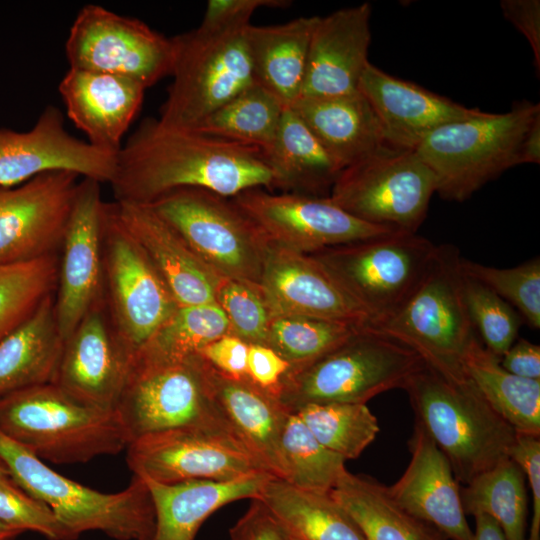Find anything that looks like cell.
<instances>
[{
    "instance_id": "7dc6e473",
    "label": "cell",
    "mask_w": 540,
    "mask_h": 540,
    "mask_svg": "<svg viewBox=\"0 0 540 540\" xmlns=\"http://www.w3.org/2000/svg\"><path fill=\"white\" fill-rule=\"evenodd\" d=\"M524 471L532 495V519L527 540H540V435L516 432L509 452Z\"/></svg>"
},
{
    "instance_id": "ee69618b",
    "label": "cell",
    "mask_w": 540,
    "mask_h": 540,
    "mask_svg": "<svg viewBox=\"0 0 540 540\" xmlns=\"http://www.w3.org/2000/svg\"><path fill=\"white\" fill-rule=\"evenodd\" d=\"M463 277L464 296L472 325L485 348L500 359L516 341L523 320L496 293L464 274Z\"/></svg>"
},
{
    "instance_id": "cb8c5ba5",
    "label": "cell",
    "mask_w": 540,
    "mask_h": 540,
    "mask_svg": "<svg viewBox=\"0 0 540 540\" xmlns=\"http://www.w3.org/2000/svg\"><path fill=\"white\" fill-rule=\"evenodd\" d=\"M408 447L411 459L405 472L387 486L392 498L447 539L472 540L459 482L446 456L417 422Z\"/></svg>"
},
{
    "instance_id": "8d00e7d4",
    "label": "cell",
    "mask_w": 540,
    "mask_h": 540,
    "mask_svg": "<svg viewBox=\"0 0 540 540\" xmlns=\"http://www.w3.org/2000/svg\"><path fill=\"white\" fill-rule=\"evenodd\" d=\"M285 108L255 82L212 112L192 131L256 147L265 154L274 142Z\"/></svg>"
},
{
    "instance_id": "7bdbcfd3",
    "label": "cell",
    "mask_w": 540,
    "mask_h": 540,
    "mask_svg": "<svg viewBox=\"0 0 540 540\" xmlns=\"http://www.w3.org/2000/svg\"><path fill=\"white\" fill-rule=\"evenodd\" d=\"M464 275L481 283L509 303L533 329L540 328V259L497 268L461 258Z\"/></svg>"
},
{
    "instance_id": "2e32d148",
    "label": "cell",
    "mask_w": 540,
    "mask_h": 540,
    "mask_svg": "<svg viewBox=\"0 0 540 540\" xmlns=\"http://www.w3.org/2000/svg\"><path fill=\"white\" fill-rule=\"evenodd\" d=\"M234 197V203L257 225L265 239L301 253L318 252L398 230L358 219L329 197L272 195L259 188Z\"/></svg>"
},
{
    "instance_id": "91938a15",
    "label": "cell",
    "mask_w": 540,
    "mask_h": 540,
    "mask_svg": "<svg viewBox=\"0 0 540 540\" xmlns=\"http://www.w3.org/2000/svg\"><path fill=\"white\" fill-rule=\"evenodd\" d=\"M290 537H291V536H290ZM290 540H297V539H295V538L291 537V538H290Z\"/></svg>"
},
{
    "instance_id": "44dd1931",
    "label": "cell",
    "mask_w": 540,
    "mask_h": 540,
    "mask_svg": "<svg viewBox=\"0 0 540 540\" xmlns=\"http://www.w3.org/2000/svg\"><path fill=\"white\" fill-rule=\"evenodd\" d=\"M261 292L275 316L315 318L358 327L370 318L314 258L282 246L264 254Z\"/></svg>"
},
{
    "instance_id": "e575fe53",
    "label": "cell",
    "mask_w": 540,
    "mask_h": 540,
    "mask_svg": "<svg viewBox=\"0 0 540 540\" xmlns=\"http://www.w3.org/2000/svg\"><path fill=\"white\" fill-rule=\"evenodd\" d=\"M275 185L320 194L331 189L342 170L309 127L286 107L271 148L264 154Z\"/></svg>"
},
{
    "instance_id": "f5cc1de1",
    "label": "cell",
    "mask_w": 540,
    "mask_h": 540,
    "mask_svg": "<svg viewBox=\"0 0 540 540\" xmlns=\"http://www.w3.org/2000/svg\"><path fill=\"white\" fill-rule=\"evenodd\" d=\"M502 13L506 20L520 31L530 44L534 56V66L540 70V1L502 0Z\"/></svg>"
},
{
    "instance_id": "ac0fdd59",
    "label": "cell",
    "mask_w": 540,
    "mask_h": 540,
    "mask_svg": "<svg viewBox=\"0 0 540 540\" xmlns=\"http://www.w3.org/2000/svg\"><path fill=\"white\" fill-rule=\"evenodd\" d=\"M99 182L82 178L58 254L54 294L58 328L65 340L103 299L102 216Z\"/></svg>"
},
{
    "instance_id": "5bb4252c",
    "label": "cell",
    "mask_w": 540,
    "mask_h": 540,
    "mask_svg": "<svg viewBox=\"0 0 540 540\" xmlns=\"http://www.w3.org/2000/svg\"><path fill=\"white\" fill-rule=\"evenodd\" d=\"M70 68L132 80L145 89L172 74L174 43L143 21L87 4L65 44Z\"/></svg>"
},
{
    "instance_id": "8fae6325",
    "label": "cell",
    "mask_w": 540,
    "mask_h": 540,
    "mask_svg": "<svg viewBox=\"0 0 540 540\" xmlns=\"http://www.w3.org/2000/svg\"><path fill=\"white\" fill-rule=\"evenodd\" d=\"M149 205L214 273L259 285L263 260L257 225L235 203L197 188L171 191Z\"/></svg>"
},
{
    "instance_id": "ba28073f",
    "label": "cell",
    "mask_w": 540,
    "mask_h": 540,
    "mask_svg": "<svg viewBox=\"0 0 540 540\" xmlns=\"http://www.w3.org/2000/svg\"><path fill=\"white\" fill-rule=\"evenodd\" d=\"M249 24L199 25L172 37L173 80L157 118L162 125L192 131L256 82L246 38Z\"/></svg>"
},
{
    "instance_id": "1f68e13d",
    "label": "cell",
    "mask_w": 540,
    "mask_h": 540,
    "mask_svg": "<svg viewBox=\"0 0 540 540\" xmlns=\"http://www.w3.org/2000/svg\"><path fill=\"white\" fill-rule=\"evenodd\" d=\"M365 540H447L431 524L400 506L387 486L346 470L330 491Z\"/></svg>"
},
{
    "instance_id": "d590c367",
    "label": "cell",
    "mask_w": 540,
    "mask_h": 540,
    "mask_svg": "<svg viewBox=\"0 0 540 540\" xmlns=\"http://www.w3.org/2000/svg\"><path fill=\"white\" fill-rule=\"evenodd\" d=\"M465 514L494 519L506 540H527L528 497L522 468L510 457L460 487Z\"/></svg>"
},
{
    "instance_id": "f907efd6",
    "label": "cell",
    "mask_w": 540,
    "mask_h": 540,
    "mask_svg": "<svg viewBox=\"0 0 540 540\" xmlns=\"http://www.w3.org/2000/svg\"><path fill=\"white\" fill-rule=\"evenodd\" d=\"M245 514L229 530L230 540H290V535L259 499H251Z\"/></svg>"
},
{
    "instance_id": "6f0895ef",
    "label": "cell",
    "mask_w": 540,
    "mask_h": 540,
    "mask_svg": "<svg viewBox=\"0 0 540 540\" xmlns=\"http://www.w3.org/2000/svg\"><path fill=\"white\" fill-rule=\"evenodd\" d=\"M17 534H19V532L0 523V540H10Z\"/></svg>"
},
{
    "instance_id": "f546056e",
    "label": "cell",
    "mask_w": 540,
    "mask_h": 540,
    "mask_svg": "<svg viewBox=\"0 0 540 540\" xmlns=\"http://www.w3.org/2000/svg\"><path fill=\"white\" fill-rule=\"evenodd\" d=\"M54 294L0 340V397L54 382L64 347Z\"/></svg>"
},
{
    "instance_id": "c3c4849f",
    "label": "cell",
    "mask_w": 540,
    "mask_h": 540,
    "mask_svg": "<svg viewBox=\"0 0 540 540\" xmlns=\"http://www.w3.org/2000/svg\"><path fill=\"white\" fill-rule=\"evenodd\" d=\"M290 363L269 345L249 344L247 378L265 393L279 399Z\"/></svg>"
},
{
    "instance_id": "9c48e42d",
    "label": "cell",
    "mask_w": 540,
    "mask_h": 540,
    "mask_svg": "<svg viewBox=\"0 0 540 540\" xmlns=\"http://www.w3.org/2000/svg\"><path fill=\"white\" fill-rule=\"evenodd\" d=\"M437 245L417 232L393 230L318 251L314 258L375 326L395 314L428 269Z\"/></svg>"
},
{
    "instance_id": "ab89813d",
    "label": "cell",
    "mask_w": 540,
    "mask_h": 540,
    "mask_svg": "<svg viewBox=\"0 0 540 540\" xmlns=\"http://www.w3.org/2000/svg\"><path fill=\"white\" fill-rule=\"evenodd\" d=\"M292 412L323 446L345 460L358 458L380 430L363 403H309Z\"/></svg>"
},
{
    "instance_id": "d4e9b609",
    "label": "cell",
    "mask_w": 540,
    "mask_h": 540,
    "mask_svg": "<svg viewBox=\"0 0 540 540\" xmlns=\"http://www.w3.org/2000/svg\"><path fill=\"white\" fill-rule=\"evenodd\" d=\"M145 88L116 75L69 68L59 94L73 124L95 148L117 155L141 109Z\"/></svg>"
},
{
    "instance_id": "f35d334b",
    "label": "cell",
    "mask_w": 540,
    "mask_h": 540,
    "mask_svg": "<svg viewBox=\"0 0 540 540\" xmlns=\"http://www.w3.org/2000/svg\"><path fill=\"white\" fill-rule=\"evenodd\" d=\"M282 480L296 488L330 492L347 470L345 459L323 446L290 411L279 440Z\"/></svg>"
},
{
    "instance_id": "b9f144b4",
    "label": "cell",
    "mask_w": 540,
    "mask_h": 540,
    "mask_svg": "<svg viewBox=\"0 0 540 540\" xmlns=\"http://www.w3.org/2000/svg\"><path fill=\"white\" fill-rule=\"evenodd\" d=\"M363 328L315 318L274 316L268 345L290 363L293 371L318 360Z\"/></svg>"
},
{
    "instance_id": "9f6ffc18",
    "label": "cell",
    "mask_w": 540,
    "mask_h": 540,
    "mask_svg": "<svg viewBox=\"0 0 540 540\" xmlns=\"http://www.w3.org/2000/svg\"><path fill=\"white\" fill-rule=\"evenodd\" d=\"M475 531L472 540H506L498 523L485 514L475 515Z\"/></svg>"
},
{
    "instance_id": "7a4b0ae2",
    "label": "cell",
    "mask_w": 540,
    "mask_h": 540,
    "mask_svg": "<svg viewBox=\"0 0 540 540\" xmlns=\"http://www.w3.org/2000/svg\"><path fill=\"white\" fill-rule=\"evenodd\" d=\"M0 430L41 460L55 464L116 455L131 442L116 409L82 402L55 383L0 397Z\"/></svg>"
},
{
    "instance_id": "4316f807",
    "label": "cell",
    "mask_w": 540,
    "mask_h": 540,
    "mask_svg": "<svg viewBox=\"0 0 540 540\" xmlns=\"http://www.w3.org/2000/svg\"><path fill=\"white\" fill-rule=\"evenodd\" d=\"M206 373L212 398L234 436L267 472L282 479L279 440L290 410L248 379L227 377L207 363Z\"/></svg>"
},
{
    "instance_id": "f1b7e54d",
    "label": "cell",
    "mask_w": 540,
    "mask_h": 540,
    "mask_svg": "<svg viewBox=\"0 0 540 540\" xmlns=\"http://www.w3.org/2000/svg\"><path fill=\"white\" fill-rule=\"evenodd\" d=\"M271 477L262 471L230 481L162 484L144 479L155 510V529L149 540H195L212 513L231 502L257 498Z\"/></svg>"
},
{
    "instance_id": "6da1fadb",
    "label": "cell",
    "mask_w": 540,
    "mask_h": 540,
    "mask_svg": "<svg viewBox=\"0 0 540 540\" xmlns=\"http://www.w3.org/2000/svg\"><path fill=\"white\" fill-rule=\"evenodd\" d=\"M115 201L150 204L182 188L217 195L275 185L263 152L147 118L122 145L110 183Z\"/></svg>"
},
{
    "instance_id": "f6af8a7d",
    "label": "cell",
    "mask_w": 540,
    "mask_h": 540,
    "mask_svg": "<svg viewBox=\"0 0 540 540\" xmlns=\"http://www.w3.org/2000/svg\"><path fill=\"white\" fill-rule=\"evenodd\" d=\"M0 523L19 533L38 532L49 540L77 539L46 504L27 494L10 477L0 476Z\"/></svg>"
},
{
    "instance_id": "30bf717a",
    "label": "cell",
    "mask_w": 540,
    "mask_h": 540,
    "mask_svg": "<svg viewBox=\"0 0 540 540\" xmlns=\"http://www.w3.org/2000/svg\"><path fill=\"white\" fill-rule=\"evenodd\" d=\"M115 409L131 441L178 428L204 429L237 440L216 407L206 364L197 354L171 362L132 360Z\"/></svg>"
},
{
    "instance_id": "7402d4cb",
    "label": "cell",
    "mask_w": 540,
    "mask_h": 540,
    "mask_svg": "<svg viewBox=\"0 0 540 540\" xmlns=\"http://www.w3.org/2000/svg\"><path fill=\"white\" fill-rule=\"evenodd\" d=\"M394 148L414 150L432 131L481 114L413 82L386 73L370 62L358 83Z\"/></svg>"
},
{
    "instance_id": "277c9868",
    "label": "cell",
    "mask_w": 540,
    "mask_h": 540,
    "mask_svg": "<svg viewBox=\"0 0 540 540\" xmlns=\"http://www.w3.org/2000/svg\"><path fill=\"white\" fill-rule=\"evenodd\" d=\"M0 460L10 478L27 494L46 504L76 537L101 531L116 540H149L155 510L145 480L133 475L116 493H103L51 469L0 430Z\"/></svg>"
},
{
    "instance_id": "74e56055",
    "label": "cell",
    "mask_w": 540,
    "mask_h": 540,
    "mask_svg": "<svg viewBox=\"0 0 540 540\" xmlns=\"http://www.w3.org/2000/svg\"><path fill=\"white\" fill-rule=\"evenodd\" d=\"M229 325L226 313L217 302L178 306L133 359L145 362L184 360L226 335Z\"/></svg>"
},
{
    "instance_id": "3957f363",
    "label": "cell",
    "mask_w": 540,
    "mask_h": 540,
    "mask_svg": "<svg viewBox=\"0 0 540 540\" xmlns=\"http://www.w3.org/2000/svg\"><path fill=\"white\" fill-rule=\"evenodd\" d=\"M404 390L415 422L446 456L459 483H469L509 457L516 431L468 378L451 380L425 364Z\"/></svg>"
},
{
    "instance_id": "d6986e66",
    "label": "cell",
    "mask_w": 540,
    "mask_h": 540,
    "mask_svg": "<svg viewBox=\"0 0 540 540\" xmlns=\"http://www.w3.org/2000/svg\"><path fill=\"white\" fill-rule=\"evenodd\" d=\"M116 167L117 155L71 135L55 106L46 107L30 130L0 128V187L18 186L56 171L111 183Z\"/></svg>"
},
{
    "instance_id": "836d02e7",
    "label": "cell",
    "mask_w": 540,
    "mask_h": 540,
    "mask_svg": "<svg viewBox=\"0 0 540 540\" xmlns=\"http://www.w3.org/2000/svg\"><path fill=\"white\" fill-rule=\"evenodd\" d=\"M462 367L490 407L516 432L540 435V380L505 370L478 336L468 346Z\"/></svg>"
},
{
    "instance_id": "816d5d0a",
    "label": "cell",
    "mask_w": 540,
    "mask_h": 540,
    "mask_svg": "<svg viewBox=\"0 0 540 540\" xmlns=\"http://www.w3.org/2000/svg\"><path fill=\"white\" fill-rule=\"evenodd\" d=\"M285 0H209L201 22L204 27L249 24L253 13L262 7H286Z\"/></svg>"
},
{
    "instance_id": "484cf974",
    "label": "cell",
    "mask_w": 540,
    "mask_h": 540,
    "mask_svg": "<svg viewBox=\"0 0 540 540\" xmlns=\"http://www.w3.org/2000/svg\"><path fill=\"white\" fill-rule=\"evenodd\" d=\"M113 204L121 224L155 267L178 306L217 302L216 273L166 221L147 204L115 200Z\"/></svg>"
},
{
    "instance_id": "8992f818",
    "label": "cell",
    "mask_w": 540,
    "mask_h": 540,
    "mask_svg": "<svg viewBox=\"0 0 540 540\" xmlns=\"http://www.w3.org/2000/svg\"><path fill=\"white\" fill-rule=\"evenodd\" d=\"M458 249L437 245L421 281L403 306L375 330L416 351L425 363L448 379H467L463 356L477 336L464 296Z\"/></svg>"
},
{
    "instance_id": "e0dca14e",
    "label": "cell",
    "mask_w": 540,
    "mask_h": 540,
    "mask_svg": "<svg viewBox=\"0 0 540 540\" xmlns=\"http://www.w3.org/2000/svg\"><path fill=\"white\" fill-rule=\"evenodd\" d=\"M79 177L56 171L0 187V265L59 253Z\"/></svg>"
},
{
    "instance_id": "60d3db41",
    "label": "cell",
    "mask_w": 540,
    "mask_h": 540,
    "mask_svg": "<svg viewBox=\"0 0 540 540\" xmlns=\"http://www.w3.org/2000/svg\"><path fill=\"white\" fill-rule=\"evenodd\" d=\"M58 254L0 265V340L55 293Z\"/></svg>"
},
{
    "instance_id": "11a10c76",
    "label": "cell",
    "mask_w": 540,
    "mask_h": 540,
    "mask_svg": "<svg viewBox=\"0 0 540 540\" xmlns=\"http://www.w3.org/2000/svg\"><path fill=\"white\" fill-rule=\"evenodd\" d=\"M520 162L521 164L540 163V114L534 118L522 140Z\"/></svg>"
},
{
    "instance_id": "603a6c76",
    "label": "cell",
    "mask_w": 540,
    "mask_h": 540,
    "mask_svg": "<svg viewBox=\"0 0 540 540\" xmlns=\"http://www.w3.org/2000/svg\"><path fill=\"white\" fill-rule=\"evenodd\" d=\"M371 5L362 3L316 18L300 98L348 95L358 91L369 63Z\"/></svg>"
},
{
    "instance_id": "681fc988",
    "label": "cell",
    "mask_w": 540,
    "mask_h": 540,
    "mask_svg": "<svg viewBox=\"0 0 540 540\" xmlns=\"http://www.w3.org/2000/svg\"><path fill=\"white\" fill-rule=\"evenodd\" d=\"M249 344L236 335H224L203 347L199 355L221 374L237 379L247 378Z\"/></svg>"
},
{
    "instance_id": "d6a6232c",
    "label": "cell",
    "mask_w": 540,
    "mask_h": 540,
    "mask_svg": "<svg viewBox=\"0 0 540 540\" xmlns=\"http://www.w3.org/2000/svg\"><path fill=\"white\" fill-rule=\"evenodd\" d=\"M255 499L263 502L297 540H365L330 492L299 489L271 477Z\"/></svg>"
},
{
    "instance_id": "bcb514c9",
    "label": "cell",
    "mask_w": 540,
    "mask_h": 540,
    "mask_svg": "<svg viewBox=\"0 0 540 540\" xmlns=\"http://www.w3.org/2000/svg\"><path fill=\"white\" fill-rule=\"evenodd\" d=\"M216 299L236 336L248 344L268 345L271 321L268 306L252 286L226 279L218 285Z\"/></svg>"
},
{
    "instance_id": "5b68a950",
    "label": "cell",
    "mask_w": 540,
    "mask_h": 540,
    "mask_svg": "<svg viewBox=\"0 0 540 540\" xmlns=\"http://www.w3.org/2000/svg\"><path fill=\"white\" fill-rule=\"evenodd\" d=\"M539 103L520 100L505 113L481 114L448 123L414 149L432 171L436 193L463 202L506 170L521 165L522 140Z\"/></svg>"
},
{
    "instance_id": "9a60e30c",
    "label": "cell",
    "mask_w": 540,
    "mask_h": 540,
    "mask_svg": "<svg viewBox=\"0 0 540 540\" xmlns=\"http://www.w3.org/2000/svg\"><path fill=\"white\" fill-rule=\"evenodd\" d=\"M126 450L133 475L162 484L230 481L267 472L236 439L198 428L147 434L131 441Z\"/></svg>"
},
{
    "instance_id": "680465c9",
    "label": "cell",
    "mask_w": 540,
    "mask_h": 540,
    "mask_svg": "<svg viewBox=\"0 0 540 540\" xmlns=\"http://www.w3.org/2000/svg\"><path fill=\"white\" fill-rule=\"evenodd\" d=\"M0 476H2V477H10L6 466L4 465V463L1 460H0Z\"/></svg>"
},
{
    "instance_id": "db71d44e",
    "label": "cell",
    "mask_w": 540,
    "mask_h": 540,
    "mask_svg": "<svg viewBox=\"0 0 540 540\" xmlns=\"http://www.w3.org/2000/svg\"><path fill=\"white\" fill-rule=\"evenodd\" d=\"M508 372L531 380H540V346L524 338L516 339L500 358Z\"/></svg>"
},
{
    "instance_id": "4dcf8cb0",
    "label": "cell",
    "mask_w": 540,
    "mask_h": 540,
    "mask_svg": "<svg viewBox=\"0 0 540 540\" xmlns=\"http://www.w3.org/2000/svg\"><path fill=\"white\" fill-rule=\"evenodd\" d=\"M316 18L298 17L279 25L247 27L255 81L285 107H291L301 95Z\"/></svg>"
},
{
    "instance_id": "7c38bea8",
    "label": "cell",
    "mask_w": 540,
    "mask_h": 540,
    "mask_svg": "<svg viewBox=\"0 0 540 540\" xmlns=\"http://www.w3.org/2000/svg\"><path fill=\"white\" fill-rule=\"evenodd\" d=\"M103 296L112 325L134 356L178 308L165 282L121 224L113 202L102 216Z\"/></svg>"
},
{
    "instance_id": "83f0119b",
    "label": "cell",
    "mask_w": 540,
    "mask_h": 540,
    "mask_svg": "<svg viewBox=\"0 0 540 540\" xmlns=\"http://www.w3.org/2000/svg\"><path fill=\"white\" fill-rule=\"evenodd\" d=\"M291 108L341 170L394 148L387 142L371 105L359 91L333 97L300 98Z\"/></svg>"
},
{
    "instance_id": "ffe728a7",
    "label": "cell",
    "mask_w": 540,
    "mask_h": 540,
    "mask_svg": "<svg viewBox=\"0 0 540 540\" xmlns=\"http://www.w3.org/2000/svg\"><path fill=\"white\" fill-rule=\"evenodd\" d=\"M132 358L112 325L103 296L65 340L53 383L82 402L115 409Z\"/></svg>"
},
{
    "instance_id": "4fadbf2b",
    "label": "cell",
    "mask_w": 540,
    "mask_h": 540,
    "mask_svg": "<svg viewBox=\"0 0 540 540\" xmlns=\"http://www.w3.org/2000/svg\"><path fill=\"white\" fill-rule=\"evenodd\" d=\"M435 193V177L414 150L387 148L342 170L328 197L365 222L417 232Z\"/></svg>"
},
{
    "instance_id": "52a82bcc",
    "label": "cell",
    "mask_w": 540,
    "mask_h": 540,
    "mask_svg": "<svg viewBox=\"0 0 540 540\" xmlns=\"http://www.w3.org/2000/svg\"><path fill=\"white\" fill-rule=\"evenodd\" d=\"M405 344L375 330L361 329L313 363L289 371L279 396L290 411L309 403H363L403 389L424 365Z\"/></svg>"
}]
</instances>
